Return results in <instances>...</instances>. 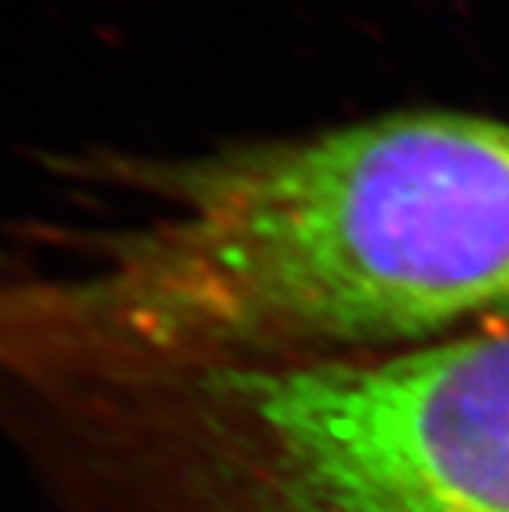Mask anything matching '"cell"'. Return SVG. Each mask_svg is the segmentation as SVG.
<instances>
[{"mask_svg":"<svg viewBox=\"0 0 509 512\" xmlns=\"http://www.w3.org/2000/svg\"><path fill=\"white\" fill-rule=\"evenodd\" d=\"M138 206L56 227L50 301L175 353L319 359L509 325V120L402 108L188 154L86 148L50 166Z\"/></svg>","mask_w":509,"mask_h":512,"instance_id":"obj_1","label":"cell"},{"mask_svg":"<svg viewBox=\"0 0 509 512\" xmlns=\"http://www.w3.org/2000/svg\"><path fill=\"white\" fill-rule=\"evenodd\" d=\"M0 433L53 512H509V325L234 359L56 325Z\"/></svg>","mask_w":509,"mask_h":512,"instance_id":"obj_2","label":"cell"}]
</instances>
